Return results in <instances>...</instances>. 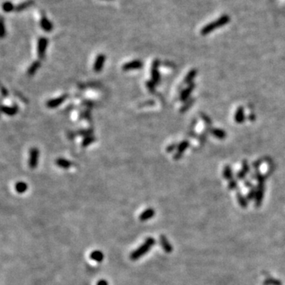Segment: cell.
<instances>
[{
    "label": "cell",
    "instance_id": "cell-1",
    "mask_svg": "<svg viewBox=\"0 0 285 285\" xmlns=\"http://www.w3.org/2000/svg\"><path fill=\"white\" fill-rule=\"evenodd\" d=\"M155 244V239L152 237H148L146 238L144 242L139 247H138L136 250H134L130 254V259L132 261H137L142 256H144L148 251L154 246Z\"/></svg>",
    "mask_w": 285,
    "mask_h": 285
},
{
    "label": "cell",
    "instance_id": "cell-2",
    "mask_svg": "<svg viewBox=\"0 0 285 285\" xmlns=\"http://www.w3.org/2000/svg\"><path fill=\"white\" fill-rule=\"evenodd\" d=\"M228 22H230V17L228 15H222L220 17H219L216 21H214L212 22L209 23V24L206 25L203 28H202L200 33L203 36L208 34V33H212L213 30H217V29L220 28L224 26L225 25L227 24Z\"/></svg>",
    "mask_w": 285,
    "mask_h": 285
},
{
    "label": "cell",
    "instance_id": "cell-3",
    "mask_svg": "<svg viewBox=\"0 0 285 285\" xmlns=\"http://www.w3.org/2000/svg\"><path fill=\"white\" fill-rule=\"evenodd\" d=\"M48 44H49V40L46 37H41L39 38L37 41V55L40 59H44L45 58Z\"/></svg>",
    "mask_w": 285,
    "mask_h": 285
},
{
    "label": "cell",
    "instance_id": "cell-4",
    "mask_svg": "<svg viewBox=\"0 0 285 285\" xmlns=\"http://www.w3.org/2000/svg\"><path fill=\"white\" fill-rule=\"evenodd\" d=\"M159 65L160 61L158 59H155L152 63V66H151V81L155 84L159 83L160 80H161V76H160L159 71H158Z\"/></svg>",
    "mask_w": 285,
    "mask_h": 285
},
{
    "label": "cell",
    "instance_id": "cell-5",
    "mask_svg": "<svg viewBox=\"0 0 285 285\" xmlns=\"http://www.w3.org/2000/svg\"><path fill=\"white\" fill-rule=\"evenodd\" d=\"M39 150L36 147H33L30 150V159L29 166L31 169H35L38 165L39 162Z\"/></svg>",
    "mask_w": 285,
    "mask_h": 285
},
{
    "label": "cell",
    "instance_id": "cell-6",
    "mask_svg": "<svg viewBox=\"0 0 285 285\" xmlns=\"http://www.w3.org/2000/svg\"><path fill=\"white\" fill-rule=\"evenodd\" d=\"M264 181H259L257 185V194H256L255 198V204L256 207L259 208L261 206L263 199H264Z\"/></svg>",
    "mask_w": 285,
    "mask_h": 285
},
{
    "label": "cell",
    "instance_id": "cell-7",
    "mask_svg": "<svg viewBox=\"0 0 285 285\" xmlns=\"http://www.w3.org/2000/svg\"><path fill=\"white\" fill-rule=\"evenodd\" d=\"M143 66V63L141 60L139 59H135V60H132L130 62L124 63L122 66V69L124 71H133V70H137L140 69Z\"/></svg>",
    "mask_w": 285,
    "mask_h": 285
},
{
    "label": "cell",
    "instance_id": "cell-8",
    "mask_svg": "<svg viewBox=\"0 0 285 285\" xmlns=\"http://www.w3.org/2000/svg\"><path fill=\"white\" fill-rule=\"evenodd\" d=\"M67 97H68V95L64 94V95H62L59 97H56V98H53V99L49 100L46 105L49 109H55L60 105L61 104H63L65 101V100L67 99Z\"/></svg>",
    "mask_w": 285,
    "mask_h": 285
},
{
    "label": "cell",
    "instance_id": "cell-9",
    "mask_svg": "<svg viewBox=\"0 0 285 285\" xmlns=\"http://www.w3.org/2000/svg\"><path fill=\"white\" fill-rule=\"evenodd\" d=\"M159 242L161 246H162V250H163L166 253H167V254H171V252H173V250H174L173 245H171V242H169L168 238H167L165 235H160Z\"/></svg>",
    "mask_w": 285,
    "mask_h": 285
},
{
    "label": "cell",
    "instance_id": "cell-10",
    "mask_svg": "<svg viewBox=\"0 0 285 285\" xmlns=\"http://www.w3.org/2000/svg\"><path fill=\"white\" fill-rule=\"evenodd\" d=\"M105 62V56L104 54H99L96 58L94 63V71L97 73L101 72Z\"/></svg>",
    "mask_w": 285,
    "mask_h": 285
},
{
    "label": "cell",
    "instance_id": "cell-11",
    "mask_svg": "<svg viewBox=\"0 0 285 285\" xmlns=\"http://www.w3.org/2000/svg\"><path fill=\"white\" fill-rule=\"evenodd\" d=\"M189 145V142L187 140H184L182 141V142H180L179 144L177 145V153H176L174 156V159L179 160L180 158H181V156H182L184 151L188 148Z\"/></svg>",
    "mask_w": 285,
    "mask_h": 285
},
{
    "label": "cell",
    "instance_id": "cell-12",
    "mask_svg": "<svg viewBox=\"0 0 285 285\" xmlns=\"http://www.w3.org/2000/svg\"><path fill=\"white\" fill-rule=\"evenodd\" d=\"M195 88V84L191 83L188 86V87H186L185 89H184L181 93V95H180V99L182 102H186V101L189 99V97L190 94H192V92L193 91V89Z\"/></svg>",
    "mask_w": 285,
    "mask_h": 285
},
{
    "label": "cell",
    "instance_id": "cell-13",
    "mask_svg": "<svg viewBox=\"0 0 285 285\" xmlns=\"http://www.w3.org/2000/svg\"><path fill=\"white\" fill-rule=\"evenodd\" d=\"M40 27L42 28V30H44L45 32H51L52 30H53V25L52 23L49 21V19L47 18L45 15H42L41 19H40Z\"/></svg>",
    "mask_w": 285,
    "mask_h": 285
},
{
    "label": "cell",
    "instance_id": "cell-14",
    "mask_svg": "<svg viewBox=\"0 0 285 285\" xmlns=\"http://www.w3.org/2000/svg\"><path fill=\"white\" fill-rule=\"evenodd\" d=\"M155 215V212L153 208H149L146 209L145 211L142 212L140 214V216H139V220L142 221V222H144V221L148 220V219H151V218H153Z\"/></svg>",
    "mask_w": 285,
    "mask_h": 285
},
{
    "label": "cell",
    "instance_id": "cell-15",
    "mask_svg": "<svg viewBox=\"0 0 285 285\" xmlns=\"http://www.w3.org/2000/svg\"><path fill=\"white\" fill-rule=\"evenodd\" d=\"M2 112L4 114L10 116V117H13L14 115L17 114V113L18 112V108L16 105H14V106H7V105H2Z\"/></svg>",
    "mask_w": 285,
    "mask_h": 285
},
{
    "label": "cell",
    "instance_id": "cell-16",
    "mask_svg": "<svg viewBox=\"0 0 285 285\" xmlns=\"http://www.w3.org/2000/svg\"><path fill=\"white\" fill-rule=\"evenodd\" d=\"M235 120L236 123L242 124L245 120V114H244V109L243 107L240 106L238 107V110H236V113L235 114Z\"/></svg>",
    "mask_w": 285,
    "mask_h": 285
},
{
    "label": "cell",
    "instance_id": "cell-17",
    "mask_svg": "<svg viewBox=\"0 0 285 285\" xmlns=\"http://www.w3.org/2000/svg\"><path fill=\"white\" fill-rule=\"evenodd\" d=\"M56 165L62 169H69L72 166L71 162L63 158H59L56 160Z\"/></svg>",
    "mask_w": 285,
    "mask_h": 285
},
{
    "label": "cell",
    "instance_id": "cell-18",
    "mask_svg": "<svg viewBox=\"0 0 285 285\" xmlns=\"http://www.w3.org/2000/svg\"><path fill=\"white\" fill-rule=\"evenodd\" d=\"M197 71L196 69H192L190 70L188 72V74L186 75L185 78L184 82L186 84H191L193 83V79L195 78V77L197 76Z\"/></svg>",
    "mask_w": 285,
    "mask_h": 285
},
{
    "label": "cell",
    "instance_id": "cell-19",
    "mask_svg": "<svg viewBox=\"0 0 285 285\" xmlns=\"http://www.w3.org/2000/svg\"><path fill=\"white\" fill-rule=\"evenodd\" d=\"M236 198L237 200H238V203H239V205L241 206L243 208H245L248 207V201L249 200H247V198L245 197H244L242 193H241L240 192H238L236 193Z\"/></svg>",
    "mask_w": 285,
    "mask_h": 285
},
{
    "label": "cell",
    "instance_id": "cell-20",
    "mask_svg": "<svg viewBox=\"0 0 285 285\" xmlns=\"http://www.w3.org/2000/svg\"><path fill=\"white\" fill-rule=\"evenodd\" d=\"M34 2H33V0H28V1H26V2H23L21 3L18 4L17 7H15V11H23L26 9L30 8V7L33 5Z\"/></svg>",
    "mask_w": 285,
    "mask_h": 285
},
{
    "label": "cell",
    "instance_id": "cell-21",
    "mask_svg": "<svg viewBox=\"0 0 285 285\" xmlns=\"http://www.w3.org/2000/svg\"><path fill=\"white\" fill-rule=\"evenodd\" d=\"M90 257L94 261L97 262H101L104 259V254L100 250H94L90 255Z\"/></svg>",
    "mask_w": 285,
    "mask_h": 285
},
{
    "label": "cell",
    "instance_id": "cell-22",
    "mask_svg": "<svg viewBox=\"0 0 285 285\" xmlns=\"http://www.w3.org/2000/svg\"><path fill=\"white\" fill-rule=\"evenodd\" d=\"M211 133L215 137L218 138L219 139H223L226 138L227 133L224 130L219 128H213L211 131Z\"/></svg>",
    "mask_w": 285,
    "mask_h": 285
},
{
    "label": "cell",
    "instance_id": "cell-23",
    "mask_svg": "<svg viewBox=\"0 0 285 285\" xmlns=\"http://www.w3.org/2000/svg\"><path fill=\"white\" fill-rule=\"evenodd\" d=\"M28 189V185L24 181H17L15 185V190L18 193H24Z\"/></svg>",
    "mask_w": 285,
    "mask_h": 285
},
{
    "label": "cell",
    "instance_id": "cell-24",
    "mask_svg": "<svg viewBox=\"0 0 285 285\" xmlns=\"http://www.w3.org/2000/svg\"><path fill=\"white\" fill-rule=\"evenodd\" d=\"M40 61H34L30 67L28 69V75H30V76H33L36 72H37V70L40 68Z\"/></svg>",
    "mask_w": 285,
    "mask_h": 285
},
{
    "label": "cell",
    "instance_id": "cell-25",
    "mask_svg": "<svg viewBox=\"0 0 285 285\" xmlns=\"http://www.w3.org/2000/svg\"><path fill=\"white\" fill-rule=\"evenodd\" d=\"M222 175H223V177H224V178L226 180H229V181L232 180L233 173H232V171H231V168L230 167V166H226L224 167Z\"/></svg>",
    "mask_w": 285,
    "mask_h": 285
},
{
    "label": "cell",
    "instance_id": "cell-26",
    "mask_svg": "<svg viewBox=\"0 0 285 285\" xmlns=\"http://www.w3.org/2000/svg\"><path fill=\"white\" fill-rule=\"evenodd\" d=\"M2 10L6 13H10L14 11V10L15 11V7L13 5L12 2L7 1V2H3V4H2Z\"/></svg>",
    "mask_w": 285,
    "mask_h": 285
},
{
    "label": "cell",
    "instance_id": "cell-27",
    "mask_svg": "<svg viewBox=\"0 0 285 285\" xmlns=\"http://www.w3.org/2000/svg\"><path fill=\"white\" fill-rule=\"evenodd\" d=\"M95 140H96V139L92 136L85 137L82 142V147H88L89 145H91V143H93V142H94Z\"/></svg>",
    "mask_w": 285,
    "mask_h": 285
},
{
    "label": "cell",
    "instance_id": "cell-28",
    "mask_svg": "<svg viewBox=\"0 0 285 285\" xmlns=\"http://www.w3.org/2000/svg\"><path fill=\"white\" fill-rule=\"evenodd\" d=\"M264 285H282V282L277 279L268 278L264 281Z\"/></svg>",
    "mask_w": 285,
    "mask_h": 285
},
{
    "label": "cell",
    "instance_id": "cell-29",
    "mask_svg": "<svg viewBox=\"0 0 285 285\" xmlns=\"http://www.w3.org/2000/svg\"><path fill=\"white\" fill-rule=\"evenodd\" d=\"M256 194H257V189L256 188H251V189L249 191L248 194H247V200H253L254 199L256 198Z\"/></svg>",
    "mask_w": 285,
    "mask_h": 285
},
{
    "label": "cell",
    "instance_id": "cell-30",
    "mask_svg": "<svg viewBox=\"0 0 285 285\" xmlns=\"http://www.w3.org/2000/svg\"><path fill=\"white\" fill-rule=\"evenodd\" d=\"M193 101H194V100L191 99L190 101H186V102H185L184 103V105H183L182 107H181V113H183V112H185L186 110H188V109L189 108L190 106H191L192 105H193Z\"/></svg>",
    "mask_w": 285,
    "mask_h": 285
},
{
    "label": "cell",
    "instance_id": "cell-31",
    "mask_svg": "<svg viewBox=\"0 0 285 285\" xmlns=\"http://www.w3.org/2000/svg\"><path fill=\"white\" fill-rule=\"evenodd\" d=\"M93 133V131L91 129H87V130H81L78 132V134L80 136H83L87 137V136H90L91 134Z\"/></svg>",
    "mask_w": 285,
    "mask_h": 285
},
{
    "label": "cell",
    "instance_id": "cell-32",
    "mask_svg": "<svg viewBox=\"0 0 285 285\" xmlns=\"http://www.w3.org/2000/svg\"><path fill=\"white\" fill-rule=\"evenodd\" d=\"M237 186H238V182H237L236 180L232 179L230 181L229 184H228V189L231 190H233L237 188Z\"/></svg>",
    "mask_w": 285,
    "mask_h": 285
},
{
    "label": "cell",
    "instance_id": "cell-33",
    "mask_svg": "<svg viewBox=\"0 0 285 285\" xmlns=\"http://www.w3.org/2000/svg\"><path fill=\"white\" fill-rule=\"evenodd\" d=\"M5 35H6L5 25H4L3 17H2V20H1V37L3 38V37H5Z\"/></svg>",
    "mask_w": 285,
    "mask_h": 285
},
{
    "label": "cell",
    "instance_id": "cell-34",
    "mask_svg": "<svg viewBox=\"0 0 285 285\" xmlns=\"http://www.w3.org/2000/svg\"><path fill=\"white\" fill-rule=\"evenodd\" d=\"M146 85H147V88L149 89V91H151V92H153V91H155V84L152 81H148V82H147Z\"/></svg>",
    "mask_w": 285,
    "mask_h": 285
},
{
    "label": "cell",
    "instance_id": "cell-35",
    "mask_svg": "<svg viewBox=\"0 0 285 285\" xmlns=\"http://www.w3.org/2000/svg\"><path fill=\"white\" fill-rule=\"evenodd\" d=\"M245 175H246V173H245L244 171H242V170H241V171H240L237 174V177H238V179L242 180L245 178Z\"/></svg>",
    "mask_w": 285,
    "mask_h": 285
},
{
    "label": "cell",
    "instance_id": "cell-36",
    "mask_svg": "<svg viewBox=\"0 0 285 285\" xmlns=\"http://www.w3.org/2000/svg\"><path fill=\"white\" fill-rule=\"evenodd\" d=\"M242 171H245V172L246 173V174H248V173L250 172V166H249L248 162H247L246 161H243V162H242Z\"/></svg>",
    "mask_w": 285,
    "mask_h": 285
},
{
    "label": "cell",
    "instance_id": "cell-37",
    "mask_svg": "<svg viewBox=\"0 0 285 285\" xmlns=\"http://www.w3.org/2000/svg\"><path fill=\"white\" fill-rule=\"evenodd\" d=\"M201 117H202V119H203V120H204V122H205L206 124H212V121H211L210 118H209V117H208L207 115L201 114Z\"/></svg>",
    "mask_w": 285,
    "mask_h": 285
},
{
    "label": "cell",
    "instance_id": "cell-38",
    "mask_svg": "<svg viewBox=\"0 0 285 285\" xmlns=\"http://www.w3.org/2000/svg\"><path fill=\"white\" fill-rule=\"evenodd\" d=\"M176 147H177V145H176V144L170 145V146H169L168 147H167L166 151H168V152H171V151H174V148H176Z\"/></svg>",
    "mask_w": 285,
    "mask_h": 285
},
{
    "label": "cell",
    "instance_id": "cell-39",
    "mask_svg": "<svg viewBox=\"0 0 285 285\" xmlns=\"http://www.w3.org/2000/svg\"><path fill=\"white\" fill-rule=\"evenodd\" d=\"M97 285H109V283H108V282L106 281V280H99V281L97 282Z\"/></svg>",
    "mask_w": 285,
    "mask_h": 285
},
{
    "label": "cell",
    "instance_id": "cell-40",
    "mask_svg": "<svg viewBox=\"0 0 285 285\" xmlns=\"http://www.w3.org/2000/svg\"><path fill=\"white\" fill-rule=\"evenodd\" d=\"M2 94L3 97H7L8 96V92H7V89L4 88L3 86L2 87Z\"/></svg>",
    "mask_w": 285,
    "mask_h": 285
},
{
    "label": "cell",
    "instance_id": "cell-41",
    "mask_svg": "<svg viewBox=\"0 0 285 285\" xmlns=\"http://www.w3.org/2000/svg\"><path fill=\"white\" fill-rule=\"evenodd\" d=\"M261 163V161H260V160H258V161H257V162H256L254 164V165H253V166L254 167V168H256V169H257V167L258 166H260V164Z\"/></svg>",
    "mask_w": 285,
    "mask_h": 285
},
{
    "label": "cell",
    "instance_id": "cell-42",
    "mask_svg": "<svg viewBox=\"0 0 285 285\" xmlns=\"http://www.w3.org/2000/svg\"><path fill=\"white\" fill-rule=\"evenodd\" d=\"M245 187H249V188H252V184H251L250 181H245Z\"/></svg>",
    "mask_w": 285,
    "mask_h": 285
},
{
    "label": "cell",
    "instance_id": "cell-43",
    "mask_svg": "<svg viewBox=\"0 0 285 285\" xmlns=\"http://www.w3.org/2000/svg\"><path fill=\"white\" fill-rule=\"evenodd\" d=\"M106 1H111V0H106Z\"/></svg>",
    "mask_w": 285,
    "mask_h": 285
}]
</instances>
